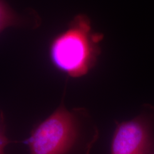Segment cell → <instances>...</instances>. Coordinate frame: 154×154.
Wrapping results in <instances>:
<instances>
[{
	"label": "cell",
	"mask_w": 154,
	"mask_h": 154,
	"mask_svg": "<svg viewBox=\"0 0 154 154\" xmlns=\"http://www.w3.org/2000/svg\"><path fill=\"white\" fill-rule=\"evenodd\" d=\"M99 131L84 108L69 110L63 99L56 110L36 125L26 140L29 154H90Z\"/></svg>",
	"instance_id": "1"
},
{
	"label": "cell",
	"mask_w": 154,
	"mask_h": 154,
	"mask_svg": "<svg viewBox=\"0 0 154 154\" xmlns=\"http://www.w3.org/2000/svg\"><path fill=\"white\" fill-rule=\"evenodd\" d=\"M11 143L6 135L5 126L2 116L0 115V154H5V148Z\"/></svg>",
	"instance_id": "5"
},
{
	"label": "cell",
	"mask_w": 154,
	"mask_h": 154,
	"mask_svg": "<svg viewBox=\"0 0 154 154\" xmlns=\"http://www.w3.org/2000/svg\"><path fill=\"white\" fill-rule=\"evenodd\" d=\"M26 23V19L11 9L5 0H0V33L7 28L21 26Z\"/></svg>",
	"instance_id": "4"
},
{
	"label": "cell",
	"mask_w": 154,
	"mask_h": 154,
	"mask_svg": "<svg viewBox=\"0 0 154 154\" xmlns=\"http://www.w3.org/2000/svg\"><path fill=\"white\" fill-rule=\"evenodd\" d=\"M103 38V34L92 29L88 16L76 15L66 29L51 41L50 61L58 71L69 77L85 76L97 63Z\"/></svg>",
	"instance_id": "2"
},
{
	"label": "cell",
	"mask_w": 154,
	"mask_h": 154,
	"mask_svg": "<svg viewBox=\"0 0 154 154\" xmlns=\"http://www.w3.org/2000/svg\"><path fill=\"white\" fill-rule=\"evenodd\" d=\"M110 154H154V106L143 105L130 120L116 122Z\"/></svg>",
	"instance_id": "3"
}]
</instances>
